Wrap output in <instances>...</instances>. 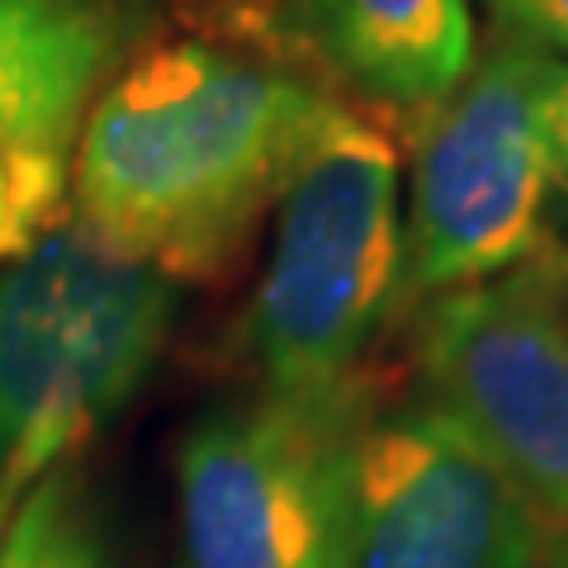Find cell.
Wrapping results in <instances>:
<instances>
[{
	"label": "cell",
	"instance_id": "ba28073f",
	"mask_svg": "<svg viewBox=\"0 0 568 568\" xmlns=\"http://www.w3.org/2000/svg\"><path fill=\"white\" fill-rule=\"evenodd\" d=\"M265 52L304 67L351 110L417 133L478 58L469 0H280Z\"/></svg>",
	"mask_w": 568,
	"mask_h": 568
},
{
	"label": "cell",
	"instance_id": "6da1fadb",
	"mask_svg": "<svg viewBox=\"0 0 568 568\" xmlns=\"http://www.w3.org/2000/svg\"><path fill=\"white\" fill-rule=\"evenodd\" d=\"M361 119L280 52L148 43L95 95L71 152L67 223L171 284L223 280L308 162Z\"/></svg>",
	"mask_w": 568,
	"mask_h": 568
},
{
	"label": "cell",
	"instance_id": "4fadbf2b",
	"mask_svg": "<svg viewBox=\"0 0 568 568\" xmlns=\"http://www.w3.org/2000/svg\"><path fill=\"white\" fill-rule=\"evenodd\" d=\"M536 114H540L549 166H555V190L568 194V58H549V52L540 58Z\"/></svg>",
	"mask_w": 568,
	"mask_h": 568
},
{
	"label": "cell",
	"instance_id": "5bb4252c",
	"mask_svg": "<svg viewBox=\"0 0 568 568\" xmlns=\"http://www.w3.org/2000/svg\"><path fill=\"white\" fill-rule=\"evenodd\" d=\"M275 6H280V0H219L223 20H227V39L246 43V48H265V39H271Z\"/></svg>",
	"mask_w": 568,
	"mask_h": 568
},
{
	"label": "cell",
	"instance_id": "8fae6325",
	"mask_svg": "<svg viewBox=\"0 0 568 568\" xmlns=\"http://www.w3.org/2000/svg\"><path fill=\"white\" fill-rule=\"evenodd\" d=\"M71 162L0 138V261L14 265L67 223Z\"/></svg>",
	"mask_w": 568,
	"mask_h": 568
},
{
	"label": "cell",
	"instance_id": "52a82bcc",
	"mask_svg": "<svg viewBox=\"0 0 568 568\" xmlns=\"http://www.w3.org/2000/svg\"><path fill=\"white\" fill-rule=\"evenodd\" d=\"M545 517L426 398H369L351 440L346 568H540Z\"/></svg>",
	"mask_w": 568,
	"mask_h": 568
},
{
	"label": "cell",
	"instance_id": "e0dca14e",
	"mask_svg": "<svg viewBox=\"0 0 568 568\" xmlns=\"http://www.w3.org/2000/svg\"><path fill=\"white\" fill-rule=\"evenodd\" d=\"M564 200H568V194H564Z\"/></svg>",
	"mask_w": 568,
	"mask_h": 568
},
{
	"label": "cell",
	"instance_id": "9a60e30c",
	"mask_svg": "<svg viewBox=\"0 0 568 568\" xmlns=\"http://www.w3.org/2000/svg\"><path fill=\"white\" fill-rule=\"evenodd\" d=\"M521 271L540 284L545 298L564 313V323H568V246L564 242H545L540 252L521 265Z\"/></svg>",
	"mask_w": 568,
	"mask_h": 568
},
{
	"label": "cell",
	"instance_id": "9c48e42d",
	"mask_svg": "<svg viewBox=\"0 0 568 568\" xmlns=\"http://www.w3.org/2000/svg\"><path fill=\"white\" fill-rule=\"evenodd\" d=\"M162 0H0V138L77 152L95 95L156 33Z\"/></svg>",
	"mask_w": 568,
	"mask_h": 568
},
{
	"label": "cell",
	"instance_id": "3957f363",
	"mask_svg": "<svg viewBox=\"0 0 568 568\" xmlns=\"http://www.w3.org/2000/svg\"><path fill=\"white\" fill-rule=\"evenodd\" d=\"M398 181L394 138L361 114L280 200L242 327L265 394L336 398L365 384V355L398 317Z\"/></svg>",
	"mask_w": 568,
	"mask_h": 568
},
{
	"label": "cell",
	"instance_id": "30bf717a",
	"mask_svg": "<svg viewBox=\"0 0 568 568\" xmlns=\"http://www.w3.org/2000/svg\"><path fill=\"white\" fill-rule=\"evenodd\" d=\"M0 568H114L110 536L81 469H58L0 536Z\"/></svg>",
	"mask_w": 568,
	"mask_h": 568
},
{
	"label": "cell",
	"instance_id": "7c38bea8",
	"mask_svg": "<svg viewBox=\"0 0 568 568\" xmlns=\"http://www.w3.org/2000/svg\"><path fill=\"white\" fill-rule=\"evenodd\" d=\"M493 24L549 58H568V0H484Z\"/></svg>",
	"mask_w": 568,
	"mask_h": 568
},
{
	"label": "cell",
	"instance_id": "2e32d148",
	"mask_svg": "<svg viewBox=\"0 0 568 568\" xmlns=\"http://www.w3.org/2000/svg\"><path fill=\"white\" fill-rule=\"evenodd\" d=\"M555 555H559V564L568 568V536H559V545H555Z\"/></svg>",
	"mask_w": 568,
	"mask_h": 568
},
{
	"label": "cell",
	"instance_id": "8992f818",
	"mask_svg": "<svg viewBox=\"0 0 568 568\" xmlns=\"http://www.w3.org/2000/svg\"><path fill=\"white\" fill-rule=\"evenodd\" d=\"M422 398L484 450L540 517L568 521V323L526 271L413 313Z\"/></svg>",
	"mask_w": 568,
	"mask_h": 568
},
{
	"label": "cell",
	"instance_id": "277c9868",
	"mask_svg": "<svg viewBox=\"0 0 568 568\" xmlns=\"http://www.w3.org/2000/svg\"><path fill=\"white\" fill-rule=\"evenodd\" d=\"M540 58L517 33L493 29L459 91L413 133L398 313L503 280L549 242L555 166L536 114Z\"/></svg>",
	"mask_w": 568,
	"mask_h": 568
},
{
	"label": "cell",
	"instance_id": "7a4b0ae2",
	"mask_svg": "<svg viewBox=\"0 0 568 568\" xmlns=\"http://www.w3.org/2000/svg\"><path fill=\"white\" fill-rule=\"evenodd\" d=\"M181 284L62 223L0 275V536L156 369Z\"/></svg>",
	"mask_w": 568,
	"mask_h": 568
},
{
	"label": "cell",
	"instance_id": "5b68a950",
	"mask_svg": "<svg viewBox=\"0 0 568 568\" xmlns=\"http://www.w3.org/2000/svg\"><path fill=\"white\" fill-rule=\"evenodd\" d=\"M375 388L252 394L175 450V568H346L351 440Z\"/></svg>",
	"mask_w": 568,
	"mask_h": 568
}]
</instances>
